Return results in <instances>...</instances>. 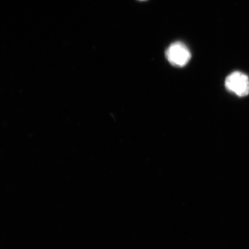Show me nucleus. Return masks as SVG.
I'll return each instance as SVG.
<instances>
[{"mask_svg": "<svg viewBox=\"0 0 249 249\" xmlns=\"http://www.w3.org/2000/svg\"><path fill=\"white\" fill-rule=\"evenodd\" d=\"M168 61L177 67H183L191 60L192 54L187 46L180 42L172 43L166 52Z\"/></svg>", "mask_w": 249, "mask_h": 249, "instance_id": "obj_1", "label": "nucleus"}, {"mask_svg": "<svg viewBox=\"0 0 249 249\" xmlns=\"http://www.w3.org/2000/svg\"><path fill=\"white\" fill-rule=\"evenodd\" d=\"M225 85L229 91L239 96H245L249 93V79L247 75L235 71L226 78Z\"/></svg>", "mask_w": 249, "mask_h": 249, "instance_id": "obj_2", "label": "nucleus"}, {"mask_svg": "<svg viewBox=\"0 0 249 249\" xmlns=\"http://www.w3.org/2000/svg\"><path fill=\"white\" fill-rule=\"evenodd\" d=\"M139 1H146V0H139Z\"/></svg>", "mask_w": 249, "mask_h": 249, "instance_id": "obj_3", "label": "nucleus"}]
</instances>
